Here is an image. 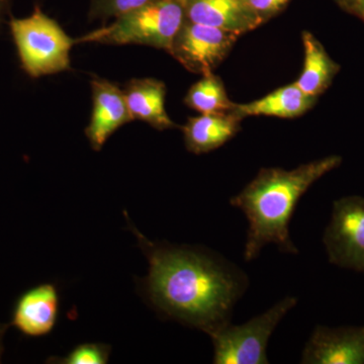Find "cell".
Here are the masks:
<instances>
[{
  "label": "cell",
  "mask_w": 364,
  "mask_h": 364,
  "mask_svg": "<svg viewBox=\"0 0 364 364\" xmlns=\"http://www.w3.org/2000/svg\"><path fill=\"white\" fill-rule=\"evenodd\" d=\"M186 20L237 36L262 26L245 0H182Z\"/></svg>",
  "instance_id": "30bf717a"
},
{
  "label": "cell",
  "mask_w": 364,
  "mask_h": 364,
  "mask_svg": "<svg viewBox=\"0 0 364 364\" xmlns=\"http://www.w3.org/2000/svg\"><path fill=\"white\" fill-rule=\"evenodd\" d=\"M298 299L287 296L242 325L227 323L208 336L214 345L215 364H267L268 341Z\"/></svg>",
  "instance_id": "5b68a950"
},
{
  "label": "cell",
  "mask_w": 364,
  "mask_h": 364,
  "mask_svg": "<svg viewBox=\"0 0 364 364\" xmlns=\"http://www.w3.org/2000/svg\"><path fill=\"white\" fill-rule=\"evenodd\" d=\"M134 121L145 122L158 131L181 128L165 109L166 85L156 78H134L123 90Z\"/></svg>",
  "instance_id": "7c38bea8"
},
{
  "label": "cell",
  "mask_w": 364,
  "mask_h": 364,
  "mask_svg": "<svg viewBox=\"0 0 364 364\" xmlns=\"http://www.w3.org/2000/svg\"><path fill=\"white\" fill-rule=\"evenodd\" d=\"M262 25L282 14L291 0H245Z\"/></svg>",
  "instance_id": "d6986e66"
},
{
  "label": "cell",
  "mask_w": 364,
  "mask_h": 364,
  "mask_svg": "<svg viewBox=\"0 0 364 364\" xmlns=\"http://www.w3.org/2000/svg\"><path fill=\"white\" fill-rule=\"evenodd\" d=\"M111 347L102 343L78 345L63 358H56L54 363L64 364H105L109 361Z\"/></svg>",
  "instance_id": "ac0fdd59"
},
{
  "label": "cell",
  "mask_w": 364,
  "mask_h": 364,
  "mask_svg": "<svg viewBox=\"0 0 364 364\" xmlns=\"http://www.w3.org/2000/svg\"><path fill=\"white\" fill-rule=\"evenodd\" d=\"M323 243L332 264L364 272V198L350 196L335 200Z\"/></svg>",
  "instance_id": "8992f818"
},
{
  "label": "cell",
  "mask_w": 364,
  "mask_h": 364,
  "mask_svg": "<svg viewBox=\"0 0 364 364\" xmlns=\"http://www.w3.org/2000/svg\"><path fill=\"white\" fill-rule=\"evenodd\" d=\"M304 66L294 81L306 95L318 97L325 92L341 69L326 51L324 46L309 31L301 33Z\"/></svg>",
  "instance_id": "9a60e30c"
},
{
  "label": "cell",
  "mask_w": 364,
  "mask_h": 364,
  "mask_svg": "<svg viewBox=\"0 0 364 364\" xmlns=\"http://www.w3.org/2000/svg\"><path fill=\"white\" fill-rule=\"evenodd\" d=\"M342 163L331 155L299 165L293 170L262 168L238 195L230 200L247 218V240L244 259L252 261L267 245L274 244L282 252L298 254L289 235V223L301 196L309 188Z\"/></svg>",
  "instance_id": "7a4b0ae2"
},
{
  "label": "cell",
  "mask_w": 364,
  "mask_h": 364,
  "mask_svg": "<svg viewBox=\"0 0 364 364\" xmlns=\"http://www.w3.org/2000/svg\"><path fill=\"white\" fill-rule=\"evenodd\" d=\"M184 104L200 114L230 112L235 105L228 95L224 81L215 73L203 75L191 85L184 97Z\"/></svg>",
  "instance_id": "2e32d148"
},
{
  "label": "cell",
  "mask_w": 364,
  "mask_h": 364,
  "mask_svg": "<svg viewBox=\"0 0 364 364\" xmlns=\"http://www.w3.org/2000/svg\"><path fill=\"white\" fill-rule=\"evenodd\" d=\"M59 294L52 284H40L21 294L14 306L11 325L28 337H42L54 329Z\"/></svg>",
  "instance_id": "8fae6325"
},
{
  "label": "cell",
  "mask_w": 364,
  "mask_h": 364,
  "mask_svg": "<svg viewBox=\"0 0 364 364\" xmlns=\"http://www.w3.org/2000/svg\"><path fill=\"white\" fill-rule=\"evenodd\" d=\"M304 364H364L363 327L317 326L301 354Z\"/></svg>",
  "instance_id": "ba28073f"
},
{
  "label": "cell",
  "mask_w": 364,
  "mask_h": 364,
  "mask_svg": "<svg viewBox=\"0 0 364 364\" xmlns=\"http://www.w3.org/2000/svg\"><path fill=\"white\" fill-rule=\"evenodd\" d=\"M92 112L85 135L95 151L102 150L109 136L124 124L133 122L124 91L107 79L90 81Z\"/></svg>",
  "instance_id": "9c48e42d"
},
{
  "label": "cell",
  "mask_w": 364,
  "mask_h": 364,
  "mask_svg": "<svg viewBox=\"0 0 364 364\" xmlns=\"http://www.w3.org/2000/svg\"><path fill=\"white\" fill-rule=\"evenodd\" d=\"M317 100L318 97L306 95L294 82L247 104H235L231 112L242 121L249 117L296 119L312 109Z\"/></svg>",
  "instance_id": "5bb4252c"
},
{
  "label": "cell",
  "mask_w": 364,
  "mask_h": 364,
  "mask_svg": "<svg viewBox=\"0 0 364 364\" xmlns=\"http://www.w3.org/2000/svg\"><path fill=\"white\" fill-rule=\"evenodd\" d=\"M9 329V325L0 323V361H1L2 353H4V337Z\"/></svg>",
  "instance_id": "7402d4cb"
},
{
  "label": "cell",
  "mask_w": 364,
  "mask_h": 364,
  "mask_svg": "<svg viewBox=\"0 0 364 364\" xmlns=\"http://www.w3.org/2000/svg\"><path fill=\"white\" fill-rule=\"evenodd\" d=\"M334 1L336 2L341 9H343L344 11H347L349 13L351 7L353 6L356 2L359 1V0H334Z\"/></svg>",
  "instance_id": "44dd1931"
},
{
  "label": "cell",
  "mask_w": 364,
  "mask_h": 364,
  "mask_svg": "<svg viewBox=\"0 0 364 364\" xmlns=\"http://www.w3.org/2000/svg\"><path fill=\"white\" fill-rule=\"evenodd\" d=\"M241 122L231 112L189 117L181 127L186 150L200 155L219 149L240 132Z\"/></svg>",
  "instance_id": "4fadbf2b"
},
{
  "label": "cell",
  "mask_w": 364,
  "mask_h": 364,
  "mask_svg": "<svg viewBox=\"0 0 364 364\" xmlns=\"http://www.w3.org/2000/svg\"><path fill=\"white\" fill-rule=\"evenodd\" d=\"M349 13L354 14V16H358L364 21V0H359L356 2L353 6L351 7Z\"/></svg>",
  "instance_id": "ffe728a7"
},
{
  "label": "cell",
  "mask_w": 364,
  "mask_h": 364,
  "mask_svg": "<svg viewBox=\"0 0 364 364\" xmlns=\"http://www.w3.org/2000/svg\"><path fill=\"white\" fill-rule=\"evenodd\" d=\"M9 28L21 67L28 76L39 78L70 70V52L76 40L40 6L26 18H11Z\"/></svg>",
  "instance_id": "277c9868"
},
{
  "label": "cell",
  "mask_w": 364,
  "mask_h": 364,
  "mask_svg": "<svg viewBox=\"0 0 364 364\" xmlns=\"http://www.w3.org/2000/svg\"><path fill=\"white\" fill-rule=\"evenodd\" d=\"M184 20L182 0H157L117 16L111 25L76 39V44L142 45L169 52Z\"/></svg>",
  "instance_id": "3957f363"
},
{
  "label": "cell",
  "mask_w": 364,
  "mask_h": 364,
  "mask_svg": "<svg viewBox=\"0 0 364 364\" xmlns=\"http://www.w3.org/2000/svg\"><path fill=\"white\" fill-rule=\"evenodd\" d=\"M239 36L215 26L184 20L169 54L191 73H214L232 51Z\"/></svg>",
  "instance_id": "52a82bcc"
},
{
  "label": "cell",
  "mask_w": 364,
  "mask_h": 364,
  "mask_svg": "<svg viewBox=\"0 0 364 364\" xmlns=\"http://www.w3.org/2000/svg\"><path fill=\"white\" fill-rule=\"evenodd\" d=\"M154 1L157 0H90L88 16L91 21H107Z\"/></svg>",
  "instance_id": "e0dca14e"
},
{
  "label": "cell",
  "mask_w": 364,
  "mask_h": 364,
  "mask_svg": "<svg viewBox=\"0 0 364 364\" xmlns=\"http://www.w3.org/2000/svg\"><path fill=\"white\" fill-rule=\"evenodd\" d=\"M133 231L149 261L148 296L160 312L208 335L231 322L249 286L240 268L210 251L152 243Z\"/></svg>",
  "instance_id": "6da1fadb"
},
{
  "label": "cell",
  "mask_w": 364,
  "mask_h": 364,
  "mask_svg": "<svg viewBox=\"0 0 364 364\" xmlns=\"http://www.w3.org/2000/svg\"><path fill=\"white\" fill-rule=\"evenodd\" d=\"M7 2H9V0H0V25H1L2 18H4V14H6Z\"/></svg>",
  "instance_id": "603a6c76"
}]
</instances>
